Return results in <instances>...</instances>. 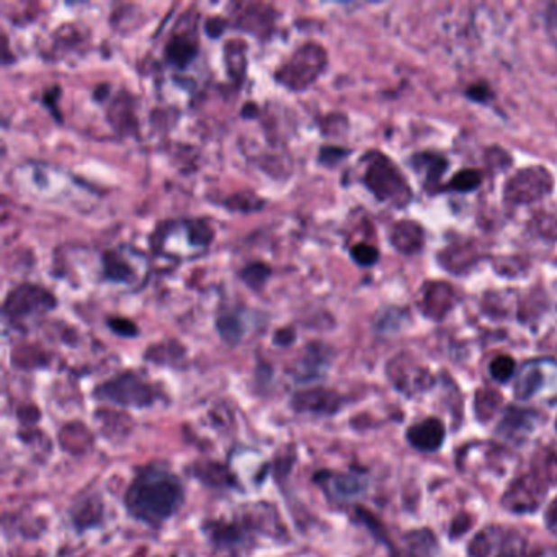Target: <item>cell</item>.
Wrapping results in <instances>:
<instances>
[{
	"label": "cell",
	"instance_id": "2e32d148",
	"mask_svg": "<svg viewBox=\"0 0 557 557\" xmlns=\"http://www.w3.org/2000/svg\"><path fill=\"white\" fill-rule=\"evenodd\" d=\"M293 404L297 410H311V412H333L339 409L340 397L335 392L327 389H309L295 396Z\"/></svg>",
	"mask_w": 557,
	"mask_h": 557
},
{
	"label": "cell",
	"instance_id": "9a60e30c",
	"mask_svg": "<svg viewBox=\"0 0 557 557\" xmlns=\"http://www.w3.org/2000/svg\"><path fill=\"white\" fill-rule=\"evenodd\" d=\"M391 242L399 252L415 253L425 242V234L415 221H401L392 227Z\"/></svg>",
	"mask_w": 557,
	"mask_h": 557
},
{
	"label": "cell",
	"instance_id": "6da1fadb",
	"mask_svg": "<svg viewBox=\"0 0 557 557\" xmlns=\"http://www.w3.org/2000/svg\"><path fill=\"white\" fill-rule=\"evenodd\" d=\"M182 502L180 480L160 466L142 470L126 492V508L131 516L148 525L166 522L180 508Z\"/></svg>",
	"mask_w": 557,
	"mask_h": 557
},
{
	"label": "cell",
	"instance_id": "7a4b0ae2",
	"mask_svg": "<svg viewBox=\"0 0 557 557\" xmlns=\"http://www.w3.org/2000/svg\"><path fill=\"white\" fill-rule=\"evenodd\" d=\"M515 397L534 406H551L557 402V361L538 358L526 361L516 373Z\"/></svg>",
	"mask_w": 557,
	"mask_h": 557
},
{
	"label": "cell",
	"instance_id": "ffe728a7",
	"mask_svg": "<svg viewBox=\"0 0 557 557\" xmlns=\"http://www.w3.org/2000/svg\"><path fill=\"white\" fill-rule=\"evenodd\" d=\"M102 261H104V275L106 281L124 283V285H130L132 281V269L130 263L116 251L105 252Z\"/></svg>",
	"mask_w": 557,
	"mask_h": 557
},
{
	"label": "cell",
	"instance_id": "7c38bea8",
	"mask_svg": "<svg viewBox=\"0 0 557 557\" xmlns=\"http://www.w3.org/2000/svg\"><path fill=\"white\" fill-rule=\"evenodd\" d=\"M389 376L396 386L406 392H417L425 389L432 378L425 370L420 366L414 365L412 361H407L406 358H396L389 365Z\"/></svg>",
	"mask_w": 557,
	"mask_h": 557
},
{
	"label": "cell",
	"instance_id": "277c9868",
	"mask_svg": "<svg viewBox=\"0 0 557 557\" xmlns=\"http://www.w3.org/2000/svg\"><path fill=\"white\" fill-rule=\"evenodd\" d=\"M510 454L494 443H470L460 453V468L479 482H498L514 468Z\"/></svg>",
	"mask_w": 557,
	"mask_h": 557
},
{
	"label": "cell",
	"instance_id": "4316f807",
	"mask_svg": "<svg viewBox=\"0 0 557 557\" xmlns=\"http://www.w3.org/2000/svg\"><path fill=\"white\" fill-rule=\"evenodd\" d=\"M350 253H352V259L357 261L358 265H361V267H371L379 259V252L373 245H353V249H352Z\"/></svg>",
	"mask_w": 557,
	"mask_h": 557
},
{
	"label": "cell",
	"instance_id": "44dd1931",
	"mask_svg": "<svg viewBox=\"0 0 557 557\" xmlns=\"http://www.w3.org/2000/svg\"><path fill=\"white\" fill-rule=\"evenodd\" d=\"M216 329L221 339L229 345H237L244 337V324L235 314H221L216 321Z\"/></svg>",
	"mask_w": 557,
	"mask_h": 557
},
{
	"label": "cell",
	"instance_id": "ac0fdd59",
	"mask_svg": "<svg viewBox=\"0 0 557 557\" xmlns=\"http://www.w3.org/2000/svg\"><path fill=\"white\" fill-rule=\"evenodd\" d=\"M329 365V349L321 343H311L306 350L305 357L299 360L297 378L313 379L321 375L325 366Z\"/></svg>",
	"mask_w": 557,
	"mask_h": 557
},
{
	"label": "cell",
	"instance_id": "603a6c76",
	"mask_svg": "<svg viewBox=\"0 0 557 557\" xmlns=\"http://www.w3.org/2000/svg\"><path fill=\"white\" fill-rule=\"evenodd\" d=\"M414 164L418 172H425L427 183L438 182L446 169V162L440 156H434V154H420L415 157Z\"/></svg>",
	"mask_w": 557,
	"mask_h": 557
},
{
	"label": "cell",
	"instance_id": "d6a6232c",
	"mask_svg": "<svg viewBox=\"0 0 557 557\" xmlns=\"http://www.w3.org/2000/svg\"><path fill=\"white\" fill-rule=\"evenodd\" d=\"M468 94H470V98L482 102V100L489 96V90L488 87H484V86H476V87L470 88Z\"/></svg>",
	"mask_w": 557,
	"mask_h": 557
},
{
	"label": "cell",
	"instance_id": "3957f363",
	"mask_svg": "<svg viewBox=\"0 0 557 557\" xmlns=\"http://www.w3.org/2000/svg\"><path fill=\"white\" fill-rule=\"evenodd\" d=\"M363 180L368 190L373 193L378 200L391 203L394 206H406L412 198V190L406 177L392 164L391 159L383 154L375 152L368 156V167Z\"/></svg>",
	"mask_w": 557,
	"mask_h": 557
},
{
	"label": "cell",
	"instance_id": "4dcf8cb0",
	"mask_svg": "<svg viewBox=\"0 0 557 557\" xmlns=\"http://www.w3.org/2000/svg\"><path fill=\"white\" fill-rule=\"evenodd\" d=\"M546 526L549 532L557 536V498L551 502V506L546 510Z\"/></svg>",
	"mask_w": 557,
	"mask_h": 557
},
{
	"label": "cell",
	"instance_id": "8992f818",
	"mask_svg": "<svg viewBox=\"0 0 557 557\" xmlns=\"http://www.w3.org/2000/svg\"><path fill=\"white\" fill-rule=\"evenodd\" d=\"M56 307V297L48 289L36 285H22L12 289L4 303V314L15 321L22 323L36 315L51 311Z\"/></svg>",
	"mask_w": 557,
	"mask_h": 557
},
{
	"label": "cell",
	"instance_id": "f546056e",
	"mask_svg": "<svg viewBox=\"0 0 557 557\" xmlns=\"http://www.w3.org/2000/svg\"><path fill=\"white\" fill-rule=\"evenodd\" d=\"M226 30V22L223 18H209L208 23H206V33L211 38H218L223 35V32Z\"/></svg>",
	"mask_w": 557,
	"mask_h": 557
},
{
	"label": "cell",
	"instance_id": "d6986e66",
	"mask_svg": "<svg viewBox=\"0 0 557 557\" xmlns=\"http://www.w3.org/2000/svg\"><path fill=\"white\" fill-rule=\"evenodd\" d=\"M533 425L534 422L526 410L508 409L498 432L504 434L508 440H522L523 436L532 432Z\"/></svg>",
	"mask_w": 557,
	"mask_h": 557
},
{
	"label": "cell",
	"instance_id": "e0dca14e",
	"mask_svg": "<svg viewBox=\"0 0 557 557\" xmlns=\"http://www.w3.org/2000/svg\"><path fill=\"white\" fill-rule=\"evenodd\" d=\"M198 43L188 35H175L166 46V59L175 68H187L196 58Z\"/></svg>",
	"mask_w": 557,
	"mask_h": 557
},
{
	"label": "cell",
	"instance_id": "5b68a950",
	"mask_svg": "<svg viewBox=\"0 0 557 557\" xmlns=\"http://www.w3.org/2000/svg\"><path fill=\"white\" fill-rule=\"evenodd\" d=\"M327 66V52L321 44L306 43L297 48L277 72L275 78L289 90H306L315 78L323 74Z\"/></svg>",
	"mask_w": 557,
	"mask_h": 557
},
{
	"label": "cell",
	"instance_id": "5bb4252c",
	"mask_svg": "<svg viewBox=\"0 0 557 557\" xmlns=\"http://www.w3.org/2000/svg\"><path fill=\"white\" fill-rule=\"evenodd\" d=\"M410 444L420 452H436L444 440L443 424L436 418H427L407 432Z\"/></svg>",
	"mask_w": 557,
	"mask_h": 557
},
{
	"label": "cell",
	"instance_id": "d4e9b609",
	"mask_svg": "<svg viewBox=\"0 0 557 557\" xmlns=\"http://www.w3.org/2000/svg\"><path fill=\"white\" fill-rule=\"evenodd\" d=\"M516 371V365H515L514 358L512 357H497L492 363H490V375L492 378L498 381V383H507L508 379H512Z\"/></svg>",
	"mask_w": 557,
	"mask_h": 557
},
{
	"label": "cell",
	"instance_id": "8fae6325",
	"mask_svg": "<svg viewBox=\"0 0 557 557\" xmlns=\"http://www.w3.org/2000/svg\"><path fill=\"white\" fill-rule=\"evenodd\" d=\"M233 18L241 30L263 35L273 25L277 12L267 4H235Z\"/></svg>",
	"mask_w": 557,
	"mask_h": 557
},
{
	"label": "cell",
	"instance_id": "83f0119b",
	"mask_svg": "<svg viewBox=\"0 0 557 557\" xmlns=\"http://www.w3.org/2000/svg\"><path fill=\"white\" fill-rule=\"evenodd\" d=\"M108 327L114 333L122 335V337H136L138 335L136 324L131 323V321L124 319V317H112V319H108Z\"/></svg>",
	"mask_w": 557,
	"mask_h": 557
},
{
	"label": "cell",
	"instance_id": "7402d4cb",
	"mask_svg": "<svg viewBox=\"0 0 557 557\" xmlns=\"http://www.w3.org/2000/svg\"><path fill=\"white\" fill-rule=\"evenodd\" d=\"M239 277L251 289L260 291L261 288L265 287L267 281L271 278V269L263 261H252L245 265Z\"/></svg>",
	"mask_w": 557,
	"mask_h": 557
},
{
	"label": "cell",
	"instance_id": "52a82bcc",
	"mask_svg": "<svg viewBox=\"0 0 557 557\" xmlns=\"http://www.w3.org/2000/svg\"><path fill=\"white\" fill-rule=\"evenodd\" d=\"M98 394L124 407H148L154 402V389L136 373H123L100 386Z\"/></svg>",
	"mask_w": 557,
	"mask_h": 557
},
{
	"label": "cell",
	"instance_id": "30bf717a",
	"mask_svg": "<svg viewBox=\"0 0 557 557\" xmlns=\"http://www.w3.org/2000/svg\"><path fill=\"white\" fill-rule=\"evenodd\" d=\"M470 557H523L525 541L516 533L488 528L470 546Z\"/></svg>",
	"mask_w": 557,
	"mask_h": 557
},
{
	"label": "cell",
	"instance_id": "cb8c5ba5",
	"mask_svg": "<svg viewBox=\"0 0 557 557\" xmlns=\"http://www.w3.org/2000/svg\"><path fill=\"white\" fill-rule=\"evenodd\" d=\"M329 476H331L332 490L343 498L358 496L365 489V484L355 476L347 474H329Z\"/></svg>",
	"mask_w": 557,
	"mask_h": 557
},
{
	"label": "cell",
	"instance_id": "ba28073f",
	"mask_svg": "<svg viewBox=\"0 0 557 557\" xmlns=\"http://www.w3.org/2000/svg\"><path fill=\"white\" fill-rule=\"evenodd\" d=\"M552 192V177L544 167H530L515 174L506 185V200L512 205L540 201Z\"/></svg>",
	"mask_w": 557,
	"mask_h": 557
},
{
	"label": "cell",
	"instance_id": "484cf974",
	"mask_svg": "<svg viewBox=\"0 0 557 557\" xmlns=\"http://www.w3.org/2000/svg\"><path fill=\"white\" fill-rule=\"evenodd\" d=\"M479 172L468 169V170H461V172L454 175L450 187L456 192H470V190H476L479 187Z\"/></svg>",
	"mask_w": 557,
	"mask_h": 557
},
{
	"label": "cell",
	"instance_id": "1f68e13d",
	"mask_svg": "<svg viewBox=\"0 0 557 557\" xmlns=\"http://www.w3.org/2000/svg\"><path fill=\"white\" fill-rule=\"evenodd\" d=\"M345 154H347V152L339 148H324L323 151H321V156L331 157H329V159H324L321 162L325 164V166H332V164H335V162H337L339 159H342V156H345Z\"/></svg>",
	"mask_w": 557,
	"mask_h": 557
},
{
	"label": "cell",
	"instance_id": "9c48e42d",
	"mask_svg": "<svg viewBox=\"0 0 557 557\" xmlns=\"http://www.w3.org/2000/svg\"><path fill=\"white\" fill-rule=\"evenodd\" d=\"M546 497V486L538 474L515 479L507 489L502 506L512 514H532L540 508Z\"/></svg>",
	"mask_w": 557,
	"mask_h": 557
},
{
	"label": "cell",
	"instance_id": "f1b7e54d",
	"mask_svg": "<svg viewBox=\"0 0 557 557\" xmlns=\"http://www.w3.org/2000/svg\"><path fill=\"white\" fill-rule=\"evenodd\" d=\"M295 340H297V332H295V329H291V327L279 329V331H277V333L273 335V342H275L277 345H281V347L291 345Z\"/></svg>",
	"mask_w": 557,
	"mask_h": 557
},
{
	"label": "cell",
	"instance_id": "4fadbf2b",
	"mask_svg": "<svg viewBox=\"0 0 557 557\" xmlns=\"http://www.w3.org/2000/svg\"><path fill=\"white\" fill-rule=\"evenodd\" d=\"M454 289L448 283L435 281L424 288L422 309L432 319H443L453 309Z\"/></svg>",
	"mask_w": 557,
	"mask_h": 557
},
{
	"label": "cell",
	"instance_id": "836d02e7",
	"mask_svg": "<svg viewBox=\"0 0 557 557\" xmlns=\"http://www.w3.org/2000/svg\"><path fill=\"white\" fill-rule=\"evenodd\" d=\"M556 428H557V420H556Z\"/></svg>",
	"mask_w": 557,
	"mask_h": 557
}]
</instances>
